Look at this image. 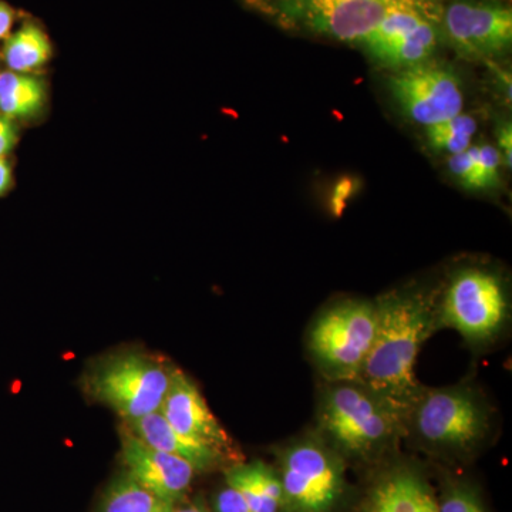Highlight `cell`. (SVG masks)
I'll return each mask as SVG.
<instances>
[{"label":"cell","instance_id":"20","mask_svg":"<svg viewBox=\"0 0 512 512\" xmlns=\"http://www.w3.org/2000/svg\"><path fill=\"white\" fill-rule=\"evenodd\" d=\"M477 121L470 114H457L441 123L426 127V140L431 150L456 156L471 147Z\"/></svg>","mask_w":512,"mask_h":512},{"label":"cell","instance_id":"12","mask_svg":"<svg viewBox=\"0 0 512 512\" xmlns=\"http://www.w3.org/2000/svg\"><path fill=\"white\" fill-rule=\"evenodd\" d=\"M160 412L178 433L232 457L234 444L227 431L212 414L197 384L175 369L170 389Z\"/></svg>","mask_w":512,"mask_h":512},{"label":"cell","instance_id":"17","mask_svg":"<svg viewBox=\"0 0 512 512\" xmlns=\"http://www.w3.org/2000/svg\"><path fill=\"white\" fill-rule=\"evenodd\" d=\"M248 2L269 18L275 19L279 25L285 26L299 16L336 0H248ZM377 2L386 3L393 8L416 10L426 18L439 23L440 26L443 0H377Z\"/></svg>","mask_w":512,"mask_h":512},{"label":"cell","instance_id":"23","mask_svg":"<svg viewBox=\"0 0 512 512\" xmlns=\"http://www.w3.org/2000/svg\"><path fill=\"white\" fill-rule=\"evenodd\" d=\"M439 512H485L477 495L467 488L458 487L448 491L439 504Z\"/></svg>","mask_w":512,"mask_h":512},{"label":"cell","instance_id":"16","mask_svg":"<svg viewBox=\"0 0 512 512\" xmlns=\"http://www.w3.org/2000/svg\"><path fill=\"white\" fill-rule=\"evenodd\" d=\"M46 103L45 82L33 74L0 73V114L12 120L32 119Z\"/></svg>","mask_w":512,"mask_h":512},{"label":"cell","instance_id":"2","mask_svg":"<svg viewBox=\"0 0 512 512\" xmlns=\"http://www.w3.org/2000/svg\"><path fill=\"white\" fill-rule=\"evenodd\" d=\"M320 433L339 453L365 458L406 433L399 413L357 382H330L320 397Z\"/></svg>","mask_w":512,"mask_h":512},{"label":"cell","instance_id":"22","mask_svg":"<svg viewBox=\"0 0 512 512\" xmlns=\"http://www.w3.org/2000/svg\"><path fill=\"white\" fill-rule=\"evenodd\" d=\"M478 161H480L481 173H483L487 190L497 187L500 183V168L503 165L497 147L490 143L477 144Z\"/></svg>","mask_w":512,"mask_h":512},{"label":"cell","instance_id":"24","mask_svg":"<svg viewBox=\"0 0 512 512\" xmlns=\"http://www.w3.org/2000/svg\"><path fill=\"white\" fill-rule=\"evenodd\" d=\"M215 508H217V512H254L242 495L229 485L217 495Z\"/></svg>","mask_w":512,"mask_h":512},{"label":"cell","instance_id":"7","mask_svg":"<svg viewBox=\"0 0 512 512\" xmlns=\"http://www.w3.org/2000/svg\"><path fill=\"white\" fill-rule=\"evenodd\" d=\"M284 503L292 512H330L343 493L340 458L318 440H302L282 454Z\"/></svg>","mask_w":512,"mask_h":512},{"label":"cell","instance_id":"11","mask_svg":"<svg viewBox=\"0 0 512 512\" xmlns=\"http://www.w3.org/2000/svg\"><path fill=\"white\" fill-rule=\"evenodd\" d=\"M121 457L128 476L171 505L183 500L197 471L183 458L148 446L128 429L121 431Z\"/></svg>","mask_w":512,"mask_h":512},{"label":"cell","instance_id":"8","mask_svg":"<svg viewBox=\"0 0 512 512\" xmlns=\"http://www.w3.org/2000/svg\"><path fill=\"white\" fill-rule=\"evenodd\" d=\"M440 32L461 57L491 62L510 52L512 10L498 0H451L441 10Z\"/></svg>","mask_w":512,"mask_h":512},{"label":"cell","instance_id":"3","mask_svg":"<svg viewBox=\"0 0 512 512\" xmlns=\"http://www.w3.org/2000/svg\"><path fill=\"white\" fill-rule=\"evenodd\" d=\"M376 303L345 301L320 313L308 348L329 382H357L376 335Z\"/></svg>","mask_w":512,"mask_h":512},{"label":"cell","instance_id":"4","mask_svg":"<svg viewBox=\"0 0 512 512\" xmlns=\"http://www.w3.org/2000/svg\"><path fill=\"white\" fill-rule=\"evenodd\" d=\"M488 430L490 412L467 386L424 389L406 417V433L436 450H471Z\"/></svg>","mask_w":512,"mask_h":512},{"label":"cell","instance_id":"6","mask_svg":"<svg viewBox=\"0 0 512 512\" xmlns=\"http://www.w3.org/2000/svg\"><path fill=\"white\" fill-rule=\"evenodd\" d=\"M508 316L507 293L498 276L467 268L453 276L439 302L440 325L457 330L471 343L497 336Z\"/></svg>","mask_w":512,"mask_h":512},{"label":"cell","instance_id":"21","mask_svg":"<svg viewBox=\"0 0 512 512\" xmlns=\"http://www.w3.org/2000/svg\"><path fill=\"white\" fill-rule=\"evenodd\" d=\"M447 168L451 177L468 191H484L483 173L478 161L477 144L456 156H448Z\"/></svg>","mask_w":512,"mask_h":512},{"label":"cell","instance_id":"1","mask_svg":"<svg viewBox=\"0 0 512 512\" xmlns=\"http://www.w3.org/2000/svg\"><path fill=\"white\" fill-rule=\"evenodd\" d=\"M376 303V335L357 383L406 417L424 392L416 377L421 346L439 329V302L433 293L403 289Z\"/></svg>","mask_w":512,"mask_h":512},{"label":"cell","instance_id":"30","mask_svg":"<svg viewBox=\"0 0 512 512\" xmlns=\"http://www.w3.org/2000/svg\"><path fill=\"white\" fill-rule=\"evenodd\" d=\"M13 174L12 167L6 158H0V197L12 188Z\"/></svg>","mask_w":512,"mask_h":512},{"label":"cell","instance_id":"14","mask_svg":"<svg viewBox=\"0 0 512 512\" xmlns=\"http://www.w3.org/2000/svg\"><path fill=\"white\" fill-rule=\"evenodd\" d=\"M366 512H439V503L417 474L400 470L376 484Z\"/></svg>","mask_w":512,"mask_h":512},{"label":"cell","instance_id":"10","mask_svg":"<svg viewBox=\"0 0 512 512\" xmlns=\"http://www.w3.org/2000/svg\"><path fill=\"white\" fill-rule=\"evenodd\" d=\"M439 23L412 9L393 8L359 46L387 69L403 70L429 62L439 45Z\"/></svg>","mask_w":512,"mask_h":512},{"label":"cell","instance_id":"27","mask_svg":"<svg viewBox=\"0 0 512 512\" xmlns=\"http://www.w3.org/2000/svg\"><path fill=\"white\" fill-rule=\"evenodd\" d=\"M353 192H355V181L350 180V178H345V180L339 181L332 195L333 214H342V211L345 210L346 204H348L350 195H352Z\"/></svg>","mask_w":512,"mask_h":512},{"label":"cell","instance_id":"26","mask_svg":"<svg viewBox=\"0 0 512 512\" xmlns=\"http://www.w3.org/2000/svg\"><path fill=\"white\" fill-rule=\"evenodd\" d=\"M498 153L505 168L510 170L512 163V126L510 121H504L497 130Z\"/></svg>","mask_w":512,"mask_h":512},{"label":"cell","instance_id":"5","mask_svg":"<svg viewBox=\"0 0 512 512\" xmlns=\"http://www.w3.org/2000/svg\"><path fill=\"white\" fill-rule=\"evenodd\" d=\"M175 367L146 353L110 357L89 376V392L126 423L158 412L170 389Z\"/></svg>","mask_w":512,"mask_h":512},{"label":"cell","instance_id":"15","mask_svg":"<svg viewBox=\"0 0 512 512\" xmlns=\"http://www.w3.org/2000/svg\"><path fill=\"white\" fill-rule=\"evenodd\" d=\"M225 477L254 512H278L284 503L281 478L262 461L231 467Z\"/></svg>","mask_w":512,"mask_h":512},{"label":"cell","instance_id":"31","mask_svg":"<svg viewBox=\"0 0 512 512\" xmlns=\"http://www.w3.org/2000/svg\"><path fill=\"white\" fill-rule=\"evenodd\" d=\"M173 512H208V511L205 510V508L202 507V505H200V504H188V505H183V507H177V505H175Z\"/></svg>","mask_w":512,"mask_h":512},{"label":"cell","instance_id":"25","mask_svg":"<svg viewBox=\"0 0 512 512\" xmlns=\"http://www.w3.org/2000/svg\"><path fill=\"white\" fill-rule=\"evenodd\" d=\"M18 127L12 119L0 114V158L8 156L18 143Z\"/></svg>","mask_w":512,"mask_h":512},{"label":"cell","instance_id":"19","mask_svg":"<svg viewBox=\"0 0 512 512\" xmlns=\"http://www.w3.org/2000/svg\"><path fill=\"white\" fill-rule=\"evenodd\" d=\"M175 505L165 503L128 474L111 483L104 495L101 512H173Z\"/></svg>","mask_w":512,"mask_h":512},{"label":"cell","instance_id":"9","mask_svg":"<svg viewBox=\"0 0 512 512\" xmlns=\"http://www.w3.org/2000/svg\"><path fill=\"white\" fill-rule=\"evenodd\" d=\"M389 89L404 116L420 126L430 127L463 113L460 77L446 63L429 60L397 70Z\"/></svg>","mask_w":512,"mask_h":512},{"label":"cell","instance_id":"18","mask_svg":"<svg viewBox=\"0 0 512 512\" xmlns=\"http://www.w3.org/2000/svg\"><path fill=\"white\" fill-rule=\"evenodd\" d=\"M52 56V43L36 23H25L6 39L3 59L12 72L30 74L45 66Z\"/></svg>","mask_w":512,"mask_h":512},{"label":"cell","instance_id":"29","mask_svg":"<svg viewBox=\"0 0 512 512\" xmlns=\"http://www.w3.org/2000/svg\"><path fill=\"white\" fill-rule=\"evenodd\" d=\"M15 22V12L8 3L0 2V40L6 39Z\"/></svg>","mask_w":512,"mask_h":512},{"label":"cell","instance_id":"28","mask_svg":"<svg viewBox=\"0 0 512 512\" xmlns=\"http://www.w3.org/2000/svg\"><path fill=\"white\" fill-rule=\"evenodd\" d=\"M493 66L495 80L498 83V90L503 94L504 100L507 103L511 101V74L507 70L500 69L498 66H494L493 63L488 62Z\"/></svg>","mask_w":512,"mask_h":512},{"label":"cell","instance_id":"13","mask_svg":"<svg viewBox=\"0 0 512 512\" xmlns=\"http://www.w3.org/2000/svg\"><path fill=\"white\" fill-rule=\"evenodd\" d=\"M126 424L127 429L148 446L164 451V453L173 454L175 457L183 458L197 471L211 470L212 467H217L225 458L224 454L215 450V448L205 446V444L188 439V437L178 433L168 423L160 410L148 414L143 419Z\"/></svg>","mask_w":512,"mask_h":512}]
</instances>
